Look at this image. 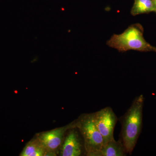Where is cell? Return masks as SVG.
<instances>
[{"label": "cell", "mask_w": 156, "mask_h": 156, "mask_svg": "<svg viewBox=\"0 0 156 156\" xmlns=\"http://www.w3.org/2000/svg\"><path fill=\"white\" fill-rule=\"evenodd\" d=\"M144 100L143 95L136 96L131 107L120 119L122 124L121 140L129 154L134 150L142 130Z\"/></svg>", "instance_id": "1"}, {"label": "cell", "mask_w": 156, "mask_h": 156, "mask_svg": "<svg viewBox=\"0 0 156 156\" xmlns=\"http://www.w3.org/2000/svg\"><path fill=\"white\" fill-rule=\"evenodd\" d=\"M143 34L142 26L136 23L129 26L120 34H114L107 42V44L119 52L134 50L156 53V47L152 46L145 41Z\"/></svg>", "instance_id": "2"}, {"label": "cell", "mask_w": 156, "mask_h": 156, "mask_svg": "<svg viewBox=\"0 0 156 156\" xmlns=\"http://www.w3.org/2000/svg\"><path fill=\"white\" fill-rule=\"evenodd\" d=\"M75 123L83 137L87 155L96 156L103 147L104 141L94 121L93 113L82 115Z\"/></svg>", "instance_id": "3"}, {"label": "cell", "mask_w": 156, "mask_h": 156, "mask_svg": "<svg viewBox=\"0 0 156 156\" xmlns=\"http://www.w3.org/2000/svg\"><path fill=\"white\" fill-rule=\"evenodd\" d=\"M94 121L98 131L103 137L104 145L114 139V131L118 118L109 107L93 113Z\"/></svg>", "instance_id": "4"}, {"label": "cell", "mask_w": 156, "mask_h": 156, "mask_svg": "<svg viewBox=\"0 0 156 156\" xmlns=\"http://www.w3.org/2000/svg\"><path fill=\"white\" fill-rule=\"evenodd\" d=\"M73 127H76V123H73L66 127L57 128L42 133L39 136L38 140L46 150H55L61 145L65 132L68 128Z\"/></svg>", "instance_id": "5"}, {"label": "cell", "mask_w": 156, "mask_h": 156, "mask_svg": "<svg viewBox=\"0 0 156 156\" xmlns=\"http://www.w3.org/2000/svg\"><path fill=\"white\" fill-rule=\"evenodd\" d=\"M82 154V145L77 132L73 129L65 140L62 146L61 155L79 156Z\"/></svg>", "instance_id": "6"}, {"label": "cell", "mask_w": 156, "mask_h": 156, "mask_svg": "<svg viewBox=\"0 0 156 156\" xmlns=\"http://www.w3.org/2000/svg\"><path fill=\"white\" fill-rule=\"evenodd\" d=\"M127 154L122 141L114 139L103 145L96 156H125Z\"/></svg>", "instance_id": "7"}, {"label": "cell", "mask_w": 156, "mask_h": 156, "mask_svg": "<svg viewBox=\"0 0 156 156\" xmlns=\"http://www.w3.org/2000/svg\"><path fill=\"white\" fill-rule=\"evenodd\" d=\"M156 11L152 0H134L131 14L133 16H136Z\"/></svg>", "instance_id": "8"}, {"label": "cell", "mask_w": 156, "mask_h": 156, "mask_svg": "<svg viewBox=\"0 0 156 156\" xmlns=\"http://www.w3.org/2000/svg\"><path fill=\"white\" fill-rule=\"evenodd\" d=\"M46 149L39 140L31 141L23 149L20 155L22 156H42L46 155Z\"/></svg>", "instance_id": "9"}, {"label": "cell", "mask_w": 156, "mask_h": 156, "mask_svg": "<svg viewBox=\"0 0 156 156\" xmlns=\"http://www.w3.org/2000/svg\"><path fill=\"white\" fill-rule=\"evenodd\" d=\"M152 1L153 2L154 6L155 7V9L156 10V0H152Z\"/></svg>", "instance_id": "10"}, {"label": "cell", "mask_w": 156, "mask_h": 156, "mask_svg": "<svg viewBox=\"0 0 156 156\" xmlns=\"http://www.w3.org/2000/svg\"></svg>", "instance_id": "11"}]
</instances>
